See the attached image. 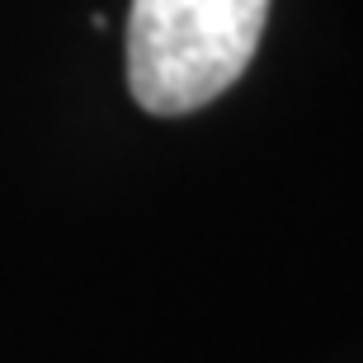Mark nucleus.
<instances>
[{
	"label": "nucleus",
	"instance_id": "obj_1",
	"mask_svg": "<svg viewBox=\"0 0 363 363\" xmlns=\"http://www.w3.org/2000/svg\"><path fill=\"white\" fill-rule=\"evenodd\" d=\"M269 0H133L128 90L147 113L179 118L241 81Z\"/></svg>",
	"mask_w": 363,
	"mask_h": 363
}]
</instances>
